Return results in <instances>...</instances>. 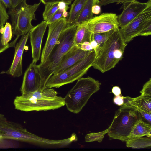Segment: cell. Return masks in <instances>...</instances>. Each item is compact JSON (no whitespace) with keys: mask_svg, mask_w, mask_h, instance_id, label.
<instances>
[{"mask_svg":"<svg viewBox=\"0 0 151 151\" xmlns=\"http://www.w3.org/2000/svg\"><path fill=\"white\" fill-rule=\"evenodd\" d=\"M118 16L115 13H103L94 17L88 22L89 28L92 33L105 32L119 28Z\"/></svg>","mask_w":151,"mask_h":151,"instance_id":"10","label":"cell"},{"mask_svg":"<svg viewBox=\"0 0 151 151\" xmlns=\"http://www.w3.org/2000/svg\"><path fill=\"white\" fill-rule=\"evenodd\" d=\"M77 26L76 24L67 25L45 62L38 65L42 78V89L46 88L47 81L52 75L63 56L75 45L74 38Z\"/></svg>","mask_w":151,"mask_h":151,"instance_id":"2","label":"cell"},{"mask_svg":"<svg viewBox=\"0 0 151 151\" xmlns=\"http://www.w3.org/2000/svg\"><path fill=\"white\" fill-rule=\"evenodd\" d=\"M83 50L86 51H91L93 50L89 42H86L78 45Z\"/></svg>","mask_w":151,"mask_h":151,"instance_id":"34","label":"cell"},{"mask_svg":"<svg viewBox=\"0 0 151 151\" xmlns=\"http://www.w3.org/2000/svg\"><path fill=\"white\" fill-rule=\"evenodd\" d=\"M99 0H93V5L97 4Z\"/></svg>","mask_w":151,"mask_h":151,"instance_id":"43","label":"cell"},{"mask_svg":"<svg viewBox=\"0 0 151 151\" xmlns=\"http://www.w3.org/2000/svg\"><path fill=\"white\" fill-rule=\"evenodd\" d=\"M108 132V129L104 131L97 133H91L86 134L85 136L86 142L97 141L101 142L105 134Z\"/></svg>","mask_w":151,"mask_h":151,"instance_id":"25","label":"cell"},{"mask_svg":"<svg viewBox=\"0 0 151 151\" xmlns=\"http://www.w3.org/2000/svg\"><path fill=\"white\" fill-rule=\"evenodd\" d=\"M151 124L139 119L133 127L128 137V140L144 136L151 137Z\"/></svg>","mask_w":151,"mask_h":151,"instance_id":"18","label":"cell"},{"mask_svg":"<svg viewBox=\"0 0 151 151\" xmlns=\"http://www.w3.org/2000/svg\"><path fill=\"white\" fill-rule=\"evenodd\" d=\"M127 45L119 28L114 30L96 53L92 66L102 73L113 68L122 59Z\"/></svg>","mask_w":151,"mask_h":151,"instance_id":"3","label":"cell"},{"mask_svg":"<svg viewBox=\"0 0 151 151\" xmlns=\"http://www.w3.org/2000/svg\"><path fill=\"white\" fill-rule=\"evenodd\" d=\"M113 101L115 104L121 106L124 103L123 96L121 95L115 96L113 99Z\"/></svg>","mask_w":151,"mask_h":151,"instance_id":"35","label":"cell"},{"mask_svg":"<svg viewBox=\"0 0 151 151\" xmlns=\"http://www.w3.org/2000/svg\"><path fill=\"white\" fill-rule=\"evenodd\" d=\"M123 104L130 105L144 111L151 113V98L141 95L135 98L124 97Z\"/></svg>","mask_w":151,"mask_h":151,"instance_id":"17","label":"cell"},{"mask_svg":"<svg viewBox=\"0 0 151 151\" xmlns=\"http://www.w3.org/2000/svg\"><path fill=\"white\" fill-rule=\"evenodd\" d=\"M3 27H2L0 26V53L5 51L10 47L9 46L3 45L1 43V36Z\"/></svg>","mask_w":151,"mask_h":151,"instance_id":"36","label":"cell"},{"mask_svg":"<svg viewBox=\"0 0 151 151\" xmlns=\"http://www.w3.org/2000/svg\"><path fill=\"white\" fill-rule=\"evenodd\" d=\"M5 139L45 145L48 139L38 136L29 132L20 124L9 121L0 114V141Z\"/></svg>","mask_w":151,"mask_h":151,"instance_id":"8","label":"cell"},{"mask_svg":"<svg viewBox=\"0 0 151 151\" xmlns=\"http://www.w3.org/2000/svg\"><path fill=\"white\" fill-rule=\"evenodd\" d=\"M12 34L11 25L9 22H6L3 28L1 36V43L3 45L11 47L10 44H9L8 42L11 40Z\"/></svg>","mask_w":151,"mask_h":151,"instance_id":"23","label":"cell"},{"mask_svg":"<svg viewBox=\"0 0 151 151\" xmlns=\"http://www.w3.org/2000/svg\"><path fill=\"white\" fill-rule=\"evenodd\" d=\"M73 0H40L44 4L50 3H59L61 2L65 3L68 5L71 3Z\"/></svg>","mask_w":151,"mask_h":151,"instance_id":"33","label":"cell"},{"mask_svg":"<svg viewBox=\"0 0 151 151\" xmlns=\"http://www.w3.org/2000/svg\"><path fill=\"white\" fill-rule=\"evenodd\" d=\"M101 85L99 81L89 76L78 79L64 98L68 110L74 114L80 112L91 96L100 89Z\"/></svg>","mask_w":151,"mask_h":151,"instance_id":"4","label":"cell"},{"mask_svg":"<svg viewBox=\"0 0 151 151\" xmlns=\"http://www.w3.org/2000/svg\"><path fill=\"white\" fill-rule=\"evenodd\" d=\"M40 3L30 5L24 0L15 8L9 9L8 14L10 16L13 33L16 37L12 42L14 45L19 37L27 33L33 27L31 22L36 20L35 12Z\"/></svg>","mask_w":151,"mask_h":151,"instance_id":"6","label":"cell"},{"mask_svg":"<svg viewBox=\"0 0 151 151\" xmlns=\"http://www.w3.org/2000/svg\"><path fill=\"white\" fill-rule=\"evenodd\" d=\"M6 8L9 9L12 8V4L11 0H0Z\"/></svg>","mask_w":151,"mask_h":151,"instance_id":"38","label":"cell"},{"mask_svg":"<svg viewBox=\"0 0 151 151\" xmlns=\"http://www.w3.org/2000/svg\"><path fill=\"white\" fill-rule=\"evenodd\" d=\"M151 20V6H148L124 27L119 29L124 42L128 43L138 35L144 25Z\"/></svg>","mask_w":151,"mask_h":151,"instance_id":"9","label":"cell"},{"mask_svg":"<svg viewBox=\"0 0 151 151\" xmlns=\"http://www.w3.org/2000/svg\"><path fill=\"white\" fill-rule=\"evenodd\" d=\"M112 92L115 96L121 95V89L118 86H115L113 87L112 89Z\"/></svg>","mask_w":151,"mask_h":151,"instance_id":"41","label":"cell"},{"mask_svg":"<svg viewBox=\"0 0 151 151\" xmlns=\"http://www.w3.org/2000/svg\"><path fill=\"white\" fill-rule=\"evenodd\" d=\"M151 34V20L148 21L143 26L139 36H147Z\"/></svg>","mask_w":151,"mask_h":151,"instance_id":"30","label":"cell"},{"mask_svg":"<svg viewBox=\"0 0 151 151\" xmlns=\"http://www.w3.org/2000/svg\"><path fill=\"white\" fill-rule=\"evenodd\" d=\"M58 93L53 89L45 88L17 96L13 103L15 109L26 112L56 109L65 105L64 98Z\"/></svg>","mask_w":151,"mask_h":151,"instance_id":"1","label":"cell"},{"mask_svg":"<svg viewBox=\"0 0 151 151\" xmlns=\"http://www.w3.org/2000/svg\"><path fill=\"white\" fill-rule=\"evenodd\" d=\"M115 30H111L105 32L92 33L91 39L95 40L100 47Z\"/></svg>","mask_w":151,"mask_h":151,"instance_id":"26","label":"cell"},{"mask_svg":"<svg viewBox=\"0 0 151 151\" xmlns=\"http://www.w3.org/2000/svg\"><path fill=\"white\" fill-rule=\"evenodd\" d=\"M48 25L46 21H42L34 27L29 32L32 61L36 63L40 59L42 42Z\"/></svg>","mask_w":151,"mask_h":151,"instance_id":"16","label":"cell"},{"mask_svg":"<svg viewBox=\"0 0 151 151\" xmlns=\"http://www.w3.org/2000/svg\"><path fill=\"white\" fill-rule=\"evenodd\" d=\"M87 0H75L66 18L67 25L73 24Z\"/></svg>","mask_w":151,"mask_h":151,"instance_id":"20","label":"cell"},{"mask_svg":"<svg viewBox=\"0 0 151 151\" xmlns=\"http://www.w3.org/2000/svg\"><path fill=\"white\" fill-rule=\"evenodd\" d=\"M42 78L38 65L32 61L25 72L20 91L22 94L32 92L41 87Z\"/></svg>","mask_w":151,"mask_h":151,"instance_id":"12","label":"cell"},{"mask_svg":"<svg viewBox=\"0 0 151 151\" xmlns=\"http://www.w3.org/2000/svg\"><path fill=\"white\" fill-rule=\"evenodd\" d=\"M128 147L133 149L150 148L151 147V137H140L126 141Z\"/></svg>","mask_w":151,"mask_h":151,"instance_id":"22","label":"cell"},{"mask_svg":"<svg viewBox=\"0 0 151 151\" xmlns=\"http://www.w3.org/2000/svg\"><path fill=\"white\" fill-rule=\"evenodd\" d=\"M30 32L23 35L15 47V52L13 60L9 69L1 73H6L13 77H18L22 74V59L24 50L29 36Z\"/></svg>","mask_w":151,"mask_h":151,"instance_id":"15","label":"cell"},{"mask_svg":"<svg viewBox=\"0 0 151 151\" xmlns=\"http://www.w3.org/2000/svg\"><path fill=\"white\" fill-rule=\"evenodd\" d=\"M58 5L59 9L63 10L64 12L67 11L69 8L68 5L63 2L58 3Z\"/></svg>","mask_w":151,"mask_h":151,"instance_id":"40","label":"cell"},{"mask_svg":"<svg viewBox=\"0 0 151 151\" xmlns=\"http://www.w3.org/2000/svg\"><path fill=\"white\" fill-rule=\"evenodd\" d=\"M96 56V53L93 50L76 64L59 74L52 75L47 81L45 88H59L81 78L93 66Z\"/></svg>","mask_w":151,"mask_h":151,"instance_id":"7","label":"cell"},{"mask_svg":"<svg viewBox=\"0 0 151 151\" xmlns=\"http://www.w3.org/2000/svg\"><path fill=\"white\" fill-rule=\"evenodd\" d=\"M91 51L83 50L78 45L75 44L63 56L52 75L59 74L76 64L86 57Z\"/></svg>","mask_w":151,"mask_h":151,"instance_id":"14","label":"cell"},{"mask_svg":"<svg viewBox=\"0 0 151 151\" xmlns=\"http://www.w3.org/2000/svg\"><path fill=\"white\" fill-rule=\"evenodd\" d=\"M24 0H11L12 4V8L16 7L19 4Z\"/></svg>","mask_w":151,"mask_h":151,"instance_id":"42","label":"cell"},{"mask_svg":"<svg viewBox=\"0 0 151 151\" xmlns=\"http://www.w3.org/2000/svg\"><path fill=\"white\" fill-rule=\"evenodd\" d=\"M45 9L43 13L44 21L47 22L59 9L58 3H50L45 4Z\"/></svg>","mask_w":151,"mask_h":151,"instance_id":"24","label":"cell"},{"mask_svg":"<svg viewBox=\"0 0 151 151\" xmlns=\"http://www.w3.org/2000/svg\"><path fill=\"white\" fill-rule=\"evenodd\" d=\"M64 11L59 9L53 15L51 18L47 22L48 24L54 22L63 17Z\"/></svg>","mask_w":151,"mask_h":151,"instance_id":"32","label":"cell"},{"mask_svg":"<svg viewBox=\"0 0 151 151\" xmlns=\"http://www.w3.org/2000/svg\"><path fill=\"white\" fill-rule=\"evenodd\" d=\"M101 8L99 6L98 4L93 5L92 9V12L93 14H99L101 12Z\"/></svg>","mask_w":151,"mask_h":151,"instance_id":"39","label":"cell"},{"mask_svg":"<svg viewBox=\"0 0 151 151\" xmlns=\"http://www.w3.org/2000/svg\"><path fill=\"white\" fill-rule=\"evenodd\" d=\"M93 0H87L74 24L77 25L84 22H88L93 17L92 12Z\"/></svg>","mask_w":151,"mask_h":151,"instance_id":"21","label":"cell"},{"mask_svg":"<svg viewBox=\"0 0 151 151\" xmlns=\"http://www.w3.org/2000/svg\"><path fill=\"white\" fill-rule=\"evenodd\" d=\"M141 119L137 109L123 104L116 111L111 124L108 128V135L112 139L122 141L128 140V137L136 122Z\"/></svg>","mask_w":151,"mask_h":151,"instance_id":"5","label":"cell"},{"mask_svg":"<svg viewBox=\"0 0 151 151\" xmlns=\"http://www.w3.org/2000/svg\"><path fill=\"white\" fill-rule=\"evenodd\" d=\"M133 0H134V1H135V0H133Z\"/></svg>","mask_w":151,"mask_h":151,"instance_id":"44","label":"cell"},{"mask_svg":"<svg viewBox=\"0 0 151 151\" xmlns=\"http://www.w3.org/2000/svg\"><path fill=\"white\" fill-rule=\"evenodd\" d=\"M67 25L66 18L64 17L48 24L47 37L42 50L39 64H42L45 62L57 42L60 33Z\"/></svg>","mask_w":151,"mask_h":151,"instance_id":"11","label":"cell"},{"mask_svg":"<svg viewBox=\"0 0 151 151\" xmlns=\"http://www.w3.org/2000/svg\"><path fill=\"white\" fill-rule=\"evenodd\" d=\"M133 0H99L98 5L100 6L108 4L116 3L117 4L122 3L123 4L132 1Z\"/></svg>","mask_w":151,"mask_h":151,"instance_id":"29","label":"cell"},{"mask_svg":"<svg viewBox=\"0 0 151 151\" xmlns=\"http://www.w3.org/2000/svg\"><path fill=\"white\" fill-rule=\"evenodd\" d=\"M9 19V15L6 9L0 1V26L2 27Z\"/></svg>","mask_w":151,"mask_h":151,"instance_id":"27","label":"cell"},{"mask_svg":"<svg viewBox=\"0 0 151 151\" xmlns=\"http://www.w3.org/2000/svg\"><path fill=\"white\" fill-rule=\"evenodd\" d=\"M88 23V22H84L77 25L74 38L75 44L79 45L91 41L92 33L89 28Z\"/></svg>","mask_w":151,"mask_h":151,"instance_id":"19","label":"cell"},{"mask_svg":"<svg viewBox=\"0 0 151 151\" xmlns=\"http://www.w3.org/2000/svg\"><path fill=\"white\" fill-rule=\"evenodd\" d=\"M90 43L93 49L96 53L100 47L99 45L95 40L93 39H91Z\"/></svg>","mask_w":151,"mask_h":151,"instance_id":"37","label":"cell"},{"mask_svg":"<svg viewBox=\"0 0 151 151\" xmlns=\"http://www.w3.org/2000/svg\"><path fill=\"white\" fill-rule=\"evenodd\" d=\"M123 5V10L118 18L120 28L125 26L148 6H151V0H148L145 3L133 0Z\"/></svg>","mask_w":151,"mask_h":151,"instance_id":"13","label":"cell"},{"mask_svg":"<svg viewBox=\"0 0 151 151\" xmlns=\"http://www.w3.org/2000/svg\"><path fill=\"white\" fill-rule=\"evenodd\" d=\"M140 93L141 95L143 96L151 98V78L144 85L143 88Z\"/></svg>","mask_w":151,"mask_h":151,"instance_id":"28","label":"cell"},{"mask_svg":"<svg viewBox=\"0 0 151 151\" xmlns=\"http://www.w3.org/2000/svg\"><path fill=\"white\" fill-rule=\"evenodd\" d=\"M136 109L139 114L141 119L145 122L151 124V113L144 111L138 109Z\"/></svg>","mask_w":151,"mask_h":151,"instance_id":"31","label":"cell"}]
</instances>
